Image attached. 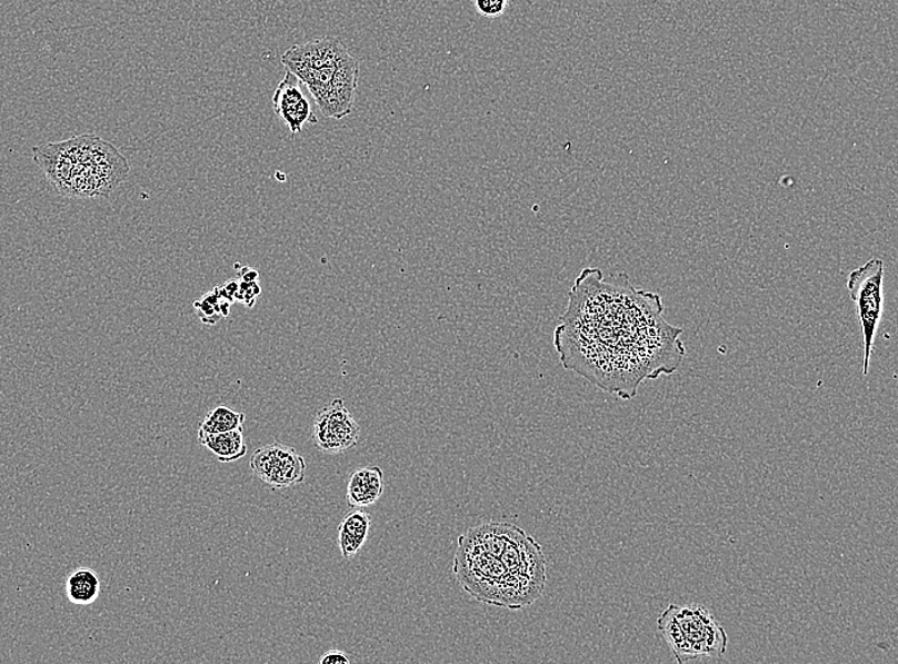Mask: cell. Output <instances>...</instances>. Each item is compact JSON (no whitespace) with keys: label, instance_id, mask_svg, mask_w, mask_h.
Segmentation results:
<instances>
[{"label":"cell","instance_id":"6da1fadb","mask_svg":"<svg viewBox=\"0 0 898 664\" xmlns=\"http://www.w3.org/2000/svg\"><path fill=\"white\" fill-rule=\"evenodd\" d=\"M662 310L660 296L636 289L626 274L606 280L601 270L585 269L555 333L561 365L633 398L645 379L676 373L686 356L684 330L665 321Z\"/></svg>","mask_w":898,"mask_h":664},{"label":"cell","instance_id":"7a4b0ae2","mask_svg":"<svg viewBox=\"0 0 898 664\" xmlns=\"http://www.w3.org/2000/svg\"><path fill=\"white\" fill-rule=\"evenodd\" d=\"M32 159L57 192L71 198L109 197L131 171L116 146L91 133L37 146Z\"/></svg>","mask_w":898,"mask_h":664},{"label":"cell","instance_id":"3957f363","mask_svg":"<svg viewBox=\"0 0 898 664\" xmlns=\"http://www.w3.org/2000/svg\"><path fill=\"white\" fill-rule=\"evenodd\" d=\"M658 628L680 664L721 658L728 650V634L701 606L670 605L658 620Z\"/></svg>","mask_w":898,"mask_h":664},{"label":"cell","instance_id":"277c9868","mask_svg":"<svg viewBox=\"0 0 898 664\" xmlns=\"http://www.w3.org/2000/svg\"><path fill=\"white\" fill-rule=\"evenodd\" d=\"M885 262L880 258H871L854 270L848 280L850 298L857 308L858 320L865 340V361L862 374L868 375L871 351L876 334L884 315Z\"/></svg>","mask_w":898,"mask_h":664},{"label":"cell","instance_id":"5b68a950","mask_svg":"<svg viewBox=\"0 0 898 664\" xmlns=\"http://www.w3.org/2000/svg\"><path fill=\"white\" fill-rule=\"evenodd\" d=\"M249 467L266 485L279 490L300 485L307 473V462L297 448L279 442L257 448Z\"/></svg>","mask_w":898,"mask_h":664},{"label":"cell","instance_id":"8992f818","mask_svg":"<svg viewBox=\"0 0 898 664\" xmlns=\"http://www.w3.org/2000/svg\"><path fill=\"white\" fill-rule=\"evenodd\" d=\"M360 426L342 399H335L317 413L313 424L315 445L319 452L337 455L359 443Z\"/></svg>","mask_w":898,"mask_h":664},{"label":"cell","instance_id":"52a82bcc","mask_svg":"<svg viewBox=\"0 0 898 664\" xmlns=\"http://www.w3.org/2000/svg\"><path fill=\"white\" fill-rule=\"evenodd\" d=\"M300 83L296 75L287 71L278 89L275 90L272 98L276 116L287 125L292 136L303 131L307 123H318L312 103H310L306 93L301 90Z\"/></svg>","mask_w":898,"mask_h":664},{"label":"cell","instance_id":"ba28073f","mask_svg":"<svg viewBox=\"0 0 898 664\" xmlns=\"http://www.w3.org/2000/svg\"><path fill=\"white\" fill-rule=\"evenodd\" d=\"M358 81L359 62L352 57L336 69L330 88L316 101L326 118L340 120L351 113Z\"/></svg>","mask_w":898,"mask_h":664},{"label":"cell","instance_id":"9c48e42d","mask_svg":"<svg viewBox=\"0 0 898 664\" xmlns=\"http://www.w3.org/2000/svg\"><path fill=\"white\" fill-rule=\"evenodd\" d=\"M352 56L343 42L335 38H318L293 46L281 57L282 65H301L310 68H339Z\"/></svg>","mask_w":898,"mask_h":664},{"label":"cell","instance_id":"30bf717a","mask_svg":"<svg viewBox=\"0 0 898 664\" xmlns=\"http://www.w3.org/2000/svg\"><path fill=\"white\" fill-rule=\"evenodd\" d=\"M385 490L383 470L379 467L361 468L351 474L347 502L350 507L365 508L375 505Z\"/></svg>","mask_w":898,"mask_h":664},{"label":"cell","instance_id":"8fae6325","mask_svg":"<svg viewBox=\"0 0 898 664\" xmlns=\"http://www.w3.org/2000/svg\"><path fill=\"white\" fill-rule=\"evenodd\" d=\"M371 517L366 512L356 511L343 517L339 525V547L345 559L356 557L369 536Z\"/></svg>","mask_w":898,"mask_h":664},{"label":"cell","instance_id":"7c38bea8","mask_svg":"<svg viewBox=\"0 0 898 664\" xmlns=\"http://www.w3.org/2000/svg\"><path fill=\"white\" fill-rule=\"evenodd\" d=\"M198 442L210 450L220 463H232L247 455L245 428L229 430V433L204 435Z\"/></svg>","mask_w":898,"mask_h":664},{"label":"cell","instance_id":"4fadbf2b","mask_svg":"<svg viewBox=\"0 0 898 664\" xmlns=\"http://www.w3.org/2000/svg\"><path fill=\"white\" fill-rule=\"evenodd\" d=\"M101 583L97 573L89 567L77 568L66 582L67 598L76 606H90L97 602Z\"/></svg>","mask_w":898,"mask_h":664},{"label":"cell","instance_id":"5bb4252c","mask_svg":"<svg viewBox=\"0 0 898 664\" xmlns=\"http://www.w3.org/2000/svg\"><path fill=\"white\" fill-rule=\"evenodd\" d=\"M246 420L247 417L245 413H240L220 405V407H216L209 414H207L200 429H198V437H202L204 435L223 434L229 433V430L245 428Z\"/></svg>","mask_w":898,"mask_h":664},{"label":"cell","instance_id":"9a60e30c","mask_svg":"<svg viewBox=\"0 0 898 664\" xmlns=\"http://www.w3.org/2000/svg\"><path fill=\"white\" fill-rule=\"evenodd\" d=\"M475 10L488 19H498L508 7V0H473Z\"/></svg>","mask_w":898,"mask_h":664},{"label":"cell","instance_id":"2e32d148","mask_svg":"<svg viewBox=\"0 0 898 664\" xmlns=\"http://www.w3.org/2000/svg\"><path fill=\"white\" fill-rule=\"evenodd\" d=\"M319 663L321 664H340V663H350V658L348 654L342 651H328L326 652L321 658H319Z\"/></svg>","mask_w":898,"mask_h":664}]
</instances>
